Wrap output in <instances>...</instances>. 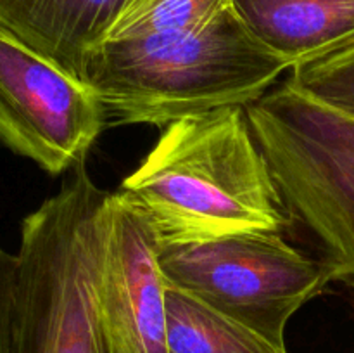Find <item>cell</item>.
Segmentation results:
<instances>
[{"instance_id":"cell-1","label":"cell","mask_w":354,"mask_h":353,"mask_svg":"<svg viewBox=\"0 0 354 353\" xmlns=\"http://www.w3.org/2000/svg\"><path fill=\"white\" fill-rule=\"evenodd\" d=\"M118 192L144 213L159 246L283 234L292 218L241 106L166 125Z\"/></svg>"},{"instance_id":"cell-2","label":"cell","mask_w":354,"mask_h":353,"mask_svg":"<svg viewBox=\"0 0 354 353\" xmlns=\"http://www.w3.org/2000/svg\"><path fill=\"white\" fill-rule=\"evenodd\" d=\"M289 69L290 62L263 45L232 6L201 30L102 45L86 82L107 121L166 127L221 107L251 106Z\"/></svg>"},{"instance_id":"cell-3","label":"cell","mask_w":354,"mask_h":353,"mask_svg":"<svg viewBox=\"0 0 354 353\" xmlns=\"http://www.w3.org/2000/svg\"><path fill=\"white\" fill-rule=\"evenodd\" d=\"M106 196L82 165L24 217L16 253L14 353H107L97 308Z\"/></svg>"},{"instance_id":"cell-4","label":"cell","mask_w":354,"mask_h":353,"mask_svg":"<svg viewBox=\"0 0 354 353\" xmlns=\"http://www.w3.org/2000/svg\"><path fill=\"white\" fill-rule=\"evenodd\" d=\"M248 109L283 201L320 244L332 280H354V114L279 83Z\"/></svg>"},{"instance_id":"cell-5","label":"cell","mask_w":354,"mask_h":353,"mask_svg":"<svg viewBox=\"0 0 354 353\" xmlns=\"http://www.w3.org/2000/svg\"><path fill=\"white\" fill-rule=\"evenodd\" d=\"M168 286L192 294L287 350L290 318L318 296L330 272L279 232H248L194 244L159 246Z\"/></svg>"},{"instance_id":"cell-6","label":"cell","mask_w":354,"mask_h":353,"mask_svg":"<svg viewBox=\"0 0 354 353\" xmlns=\"http://www.w3.org/2000/svg\"><path fill=\"white\" fill-rule=\"evenodd\" d=\"M107 123L88 82L0 31V142L50 175L85 163Z\"/></svg>"},{"instance_id":"cell-7","label":"cell","mask_w":354,"mask_h":353,"mask_svg":"<svg viewBox=\"0 0 354 353\" xmlns=\"http://www.w3.org/2000/svg\"><path fill=\"white\" fill-rule=\"evenodd\" d=\"M97 308L107 353H168L158 237L118 190L107 192L100 211Z\"/></svg>"},{"instance_id":"cell-8","label":"cell","mask_w":354,"mask_h":353,"mask_svg":"<svg viewBox=\"0 0 354 353\" xmlns=\"http://www.w3.org/2000/svg\"><path fill=\"white\" fill-rule=\"evenodd\" d=\"M124 0H0V31L86 82Z\"/></svg>"},{"instance_id":"cell-9","label":"cell","mask_w":354,"mask_h":353,"mask_svg":"<svg viewBox=\"0 0 354 353\" xmlns=\"http://www.w3.org/2000/svg\"><path fill=\"white\" fill-rule=\"evenodd\" d=\"M263 45L304 64L354 35V0H232Z\"/></svg>"},{"instance_id":"cell-10","label":"cell","mask_w":354,"mask_h":353,"mask_svg":"<svg viewBox=\"0 0 354 353\" xmlns=\"http://www.w3.org/2000/svg\"><path fill=\"white\" fill-rule=\"evenodd\" d=\"M168 353H289L248 325L166 284Z\"/></svg>"},{"instance_id":"cell-11","label":"cell","mask_w":354,"mask_h":353,"mask_svg":"<svg viewBox=\"0 0 354 353\" xmlns=\"http://www.w3.org/2000/svg\"><path fill=\"white\" fill-rule=\"evenodd\" d=\"M230 7L232 0H124L102 45L201 30Z\"/></svg>"},{"instance_id":"cell-12","label":"cell","mask_w":354,"mask_h":353,"mask_svg":"<svg viewBox=\"0 0 354 353\" xmlns=\"http://www.w3.org/2000/svg\"><path fill=\"white\" fill-rule=\"evenodd\" d=\"M290 80L325 102L354 114V35L290 69Z\"/></svg>"},{"instance_id":"cell-13","label":"cell","mask_w":354,"mask_h":353,"mask_svg":"<svg viewBox=\"0 0 354 353\" xmlns=\"http://www.w3.org/2000/svg\"><path fill=\"white\" fill-rule=\"evenodd\" d=\"M16 255L0 246V353H14L16 332Z\"/></svg>"},{"instance_id":"cell-14","label":"cell","mask_w":354,"mask_h":353,"mask_svg":"<svg viewBox=\"0 0 354 353\" xmlns=\"http://www.w3.org/2000/svg\"><path fill=\"white\" fill-rule=\"evenodd\" d=\"M349 284H351V287H354V280H353V282H349Z\"/></svg>"}]
</instances>
